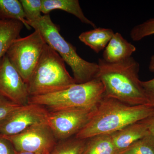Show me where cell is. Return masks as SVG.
<instances>
[{
  "label": "cell",
  "instance_id": "7c38bea8",
  "mask_svg": "<svg viewBox=\"0 0 154 154\" xmlns=\"http://www.w3.org/2000/svg\"><path fill=\"white\" fill-rule=\"evenodd\" d=\"M136 48L120 33H114L104 50L103 59L110 63L119 62L131 57Z\"/></svg>",
  "mask_w": 154,
  "mask_h": 154
},
{
  "label": "cell",
  "instance_id": "44dd1931",
  "mask_svg": "<svg viewBox=\"0 0 154 154\" xmlns=\"http://www.w3.org/2000/svg\"><path fill=\"white\" fill-rule=\"evenodd\" d=\"M153 35H154V17L136 25L130 33L131 38L134 41H140Z\"/></svg>",
  "mask_w": 154,
  "mask_h": 154
},
{
  "label": "cell",
  "instance_id": "277c9868",
  "mask_svg": "<svg viewBox=\"0 0 154 154\" xmlns=\"http://www.w3.org/2000/svg\"><path fill=\"white\" fill-rule=\"evenodd\" d=\"M76 84L59 54L46 43L27 83L29 96H42L65 90Z\"/></svg>",
  "mask_w": 154,
  "mask_h": 154
},
{
  "label": "cell",
  "instance_id": "d4e9b609",
  "mask_svg": "<svg viewBox=\"0 0 154 154\" xmlns=\"http://www.w3.org/2000/svg\"><path fill=\"white\" fill-rule=\"evenodd\" d=\"M141 121L146 126L149 132L154 135V112Z\"/></svg>",
  "mask_w": 154,
  "mask_h": 154
},
{
  "label": "cell",
  "instance_id": "52a82bcc",
  "mask_svg": "<svg viewBox=\"0 0 154 154\" xmlns=\"http://www.w3.org/2000/svg\"><path fill=\"white\" fill-rule=\"evenodd\" d=\"M96 108L49 111L47 124L56 140L67 139L75 135L85 126L91 119Z\"/></svg>",
  "mask_w": 154,
  "mask_h": 154
},
{
  "label": "cell",
  "instance_id": "4316f807",
  "mask_svg": "<svg viewBox=\"0 0 154 154\" xmlns=\"http://www.w3.org/2000/svg\"><path fill=\"white\" fill-rule=\"evenodd\" d=\"M50 153L30 152H17L15 151V154H49Z\"/></svg>",
  "mask_w": 154,
  "mask_h": 154
},
{
  "label": "cell",
  "instance_id": "8fae6325",
  "mask_svg": "<svg viewBox=\"0 0 154 154\" xmlns=\"http://www.w3.org/2000/svg\"><path fill=\"white\" fill-rule=\"evenodd\" d=\"M149 133L146 126L141 121L129 125L110 136L117 154H119Z\"/></svg>",
  "mask_w": 154,
  "mask_h": 154
},
{
  "label": "cell",
  "instance_id": "7a4b0ae2",
  "mask_svg": "<svg viewBox=\"0 0 154 154\" xmlns=\"http://www.w3.org/2000/svg\"><path fill=\"white\" fill-rule=\"evenodd\" d=\"M97 78L105 88V96L131 105L149 104L139 78L140 64L133 57L110 63L98 60Z\"/></svg>",
  "mask_w": 154,
  "mask_h": 154
},
{
  "label": "cell",
  "instance_id": "9c48e42d",
  "mask_svg": "<svg viewBox=\"0 0 154 154\" xmlns=\"http://www.w3.org/2000/svg\"><path fill=\"white\" fill-rule=\"evenodd\" d=\"M49 113L45 107L37 104L22 105L0 123V136L18 134L30 127L47 123Z\"/></svg>",
  "mask_w": 154,
  "mask_h": 154
},
{
  "label": "cell",
  "instance_id": "5b68a950",
  "mask_svg": "<svg viewBox=\"0 0 154 154\" xmlns=\"http://www.w3.org/2000/svg\"><path fill=\"white\" fill-rule=\"evenodd\" d=\"M105 88L98 79L75 84L63 91L36 96H30L28 103L37 104L55 111L76 108L94 109L105 96Z\"/></svg>",
  "mask_w": 154,
  "mask_h": 154
},
{
  "label": "cell",
  "instance_id": "cb8c5ba5",
  "mask_svg": "<svg viewBox=\"0 0 154 154\" xmlns=\"http://www.w3.org/2000/svg\"><path fill=\"white\" fill-rule=\"evenodd\" d=\"M15 150L12 144L0 136V154H15Z\"/></svg>",
  "mask_w": 154,
  "mask_h": 154
},
{
  "label": "cell",
  "instance_id": "4fadbf2b",
  "mask_svg": "<svg viewBox=\"0 0 154 154\" xmlns=\"http://www.w3.org/2000/svg\"><path fill=\"white\" fill-rule=\"evenodd\" d=\"M42 13L44 15L53 10H62L74 15L82 23L96 28L94 22L85 16L78 0H42Z\"/></svg>",
  "mask_w": 154,
  "mask_h": 154
},
{
  "label": "cell",
  "instance_id": "603a6c76",
  "mask_svg": "<svg viewBox=\"0 0 154 154\" xmlns=\"http://www.w3.org/2000/svg\"><path fill=\"white\" fill-rule=\"evenodd\" d=\"M140 83L148 100L149 104L154 106V78L149 81H141Z\"/></svg>",
  "mask_w": 154,
  "mask_h": 154
},
{
  "label": "cell",
  "instance_id": "7402d4cb",
  "mask_svg": "<svg viewBox=\"0 0 154 154\" xmlns=\"http://www.w3.org/2000/svg\"><path fill=\"white\" fill-rule=\"evenodd\" d=\"M21 106L0 96V123Z\"/></svg>",
  "mask_w": 154,
  "mask_h": 154
},
{
  "label": "cell",
  "instance_id": "3957f363",
  "mask_svg": "<svg viewBox=\"0 0 154 154\" xmlns=\"http://www.w3.org/2000/svg\"><path fill=\"white\" fill-rule=\"evenodd\" d=\"M27 23L40 33L46 43L70 66L76 84L87 82L97 78L98 63L85 60L78 54L76 48L61 35L59 28L52 22L49 14L34 22L27 21Z\"/></svg>",
  "mask_w": 154,
  "mask_h": 154
},
{
  "label": "cell",
  "instance_id": "6da1fadb",
  "mask_svg": "<svg viewBox=\"0 0 154 154\" xmlns=\"http://www.w3.org/2000/svg\"><path fill=\"white\" fill-rule=\"evenodd\" d=\"M154 112V106L131 105L104 96L90 121L75 137L87 140L102 134H110L129 125L142 121Z\"/></svg>",
  "mask_w": 154,
  "mask_h": 154
},
{
  "label": "cell",
  "instance_id": "2e32d148",
  "mask_svg": "<svg viewBox=\"0 0 154 154\" xmlns=\"http://www.w3.org/2000/svg\"><path fill=\"white\" fill-rule=\"evenodd\" d=\"M83 154H117V152L110 134H102L86 140Z\"/></svg>",
  "mask_w": 154,
  "mask_h": 154
},
{
  "label": "cell",
  "instance_id": "e0dca14e",
  "mask_svg": "<svg viewBox=\"0 0 154 154\" xmlns=\"http://www.w3.org/2000/svg\"><path fill=\"white\" fill-rule=\"evenodd\" d=\"M0 19L18 20L28 30L31 28L27 24L22 4L18 0H0Z\"/></svg>",
  "mask_w": 154,
  "mask_h": 154
},
{
  "label": "cell",
  "instance_id": "5bb4252c",
  "mask_svg": "<svg viewBox=\"0 0 154 154\" xmlns=\"http://www.w3.org/2000/svg\"><path fill=\"white\" fill-rule=\"evenodd\" d=\"M24 24L20 21L0 19V60L14 42L20 37Z\"/></svg>",
  "mask_w": 154,
  "mask_h": 154
},
{
  "label": "cell",
  "instance_id": "30bf717a",
  "mask_svg": "<svg viewBox=\"0 0 154 154\" xmlns=\"http://www.w3.org/2000/svg\"><path fill=\"white\" fill-rule=\"evenodd\" d=\"M0 96L19 105L28 104L30 97L27 85L6 54L0 60Z\"/></svg>",
  "mask_w": 154,
  "mask_h": 154
},
{
  "label": "cell",
  "instance_id": "d6986e66",
  "mask_svg": "<svg viewBox=\"0 0 154 154\" xmlns=\"http://www.w3.org/2000/svg\"><path fill=\"white\" fill-rule=\"evenodd\" d=\"M119 154H154V135L149 133Z\"/></svg>",
  "mask_w": 154,
  "mask_h": 154
},
{
  "label": "cell",
  "instance_id": "ac0fdd59",
  "mask_svg": "<svg viewBox=\"0 0 154 154\" xmlns=\"http://www.w3.org/2000/svg\"><path fill=\"white\" fill-rule=\"evenodd\" d=\"M86 142V140L70 138L56 144L49 154H83Z\"/></svg>",
  "mask_w": 154,
  "mask_h": 154
},
{
  "label": "cell",
  "instance_id": "ba28073f",
  "mask_svg": "<svg viewBox=\"0 0 154 154\" xmlns=\"http://www.w3.org/2000/svg\"><path fill=\"white\" fill-rule=\"evenodd\" d=\"M2 137L17 152L50 153L57 144L56 139L47 123L30 127L18 134Z\"/></svg>",
  "mask_w": 154,
  "mask_h": 154
},
{
  "label": "cell",
  "instance_id": "8992f818",
  "mask_svg": "<svg viewBox=\"0 0 154 154\" xmlns=\"http://www.w3.org/2000/svg\"><path fill=\"white\" fill-rule=\"evenodd\" d=\"M46 43L40 33L35 30L28 36L16 39L6 53L11 64L26 84Z\"/></svg>",
  "mask_w": 154,
  "mask_h": 154
},
{
  "label": "cell",
  "instance_id": "9a60e30c",
  "mask_svg": "<svg viewBox=\"0 0 154 154\" xmlns=\"http://www.w3.org/2000/svg\"><path fill=\"white\" fill-rule=\"evenodd\" d=\"M110 28H95L83 32L79 36L80 41L96 53L105 49L114 34Z\"/></svg>",
  "mask_w": 154,
  "mask_h": 154
},
{
  "label": "cell",
  "instance_id": "ffe728a7",
  "mask_svg": "<svg viewBox=\"0 0 154 154\" xmlns=\"http://www.w3.org/2000/svg\"><path fill=\"white\" fill-rule=\"evenodd\" d=\"M25 19L28 22H34L42 16V0H20Z\"/></svg>",
  "mask_w": 154,
  "mask_h": 154
},
{
  "label": "cell",
  "instance_id": "484cf974",
  "mask_svg": "<svg viewBox=\"0 0 154 154\" xmlns=\"http://www.w3.org/2000/svg\"><path fill=\"white\" fill-rule=\"evenodd\" d=\"M149 69L150 71L154 72V54L151 57L149 63Z\"/></svg>",
  "mask_w": 154,
  "mask_h": 154
}]
</instances>
